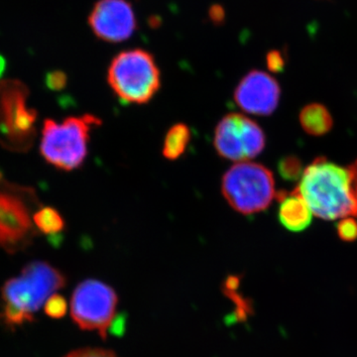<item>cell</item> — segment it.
<instances>
[{
  "mask_svg": "<svg viewBox=\"0 0 357 357\" xmlns=\"http://www.w3.org/2000/svg\"><path fill=\"white\" fill-rule=\"evenodd\" d=\"M300 122L303 129L314 136L325 135L333 126L330 112L319 103H312L305 107L300 114Z\"/></svg>",
  "mask_w": 357,
  "mask_h": 357,
  "instance_id": "13",
  "label": "cell"
},
{
  "mask_svg": "<svg viewBox=\"0 0 357 357\" xmlns=\"http://www.w3.org/2000/svg\"><path fill=\"white\" fill-rule=\"evenodd\" d=\"M68 83L67 75L62 70H53L48 73L45 77V84L47 88L51 91H62L66 88Z\"/></svg>",
  "mask_w": 357,
  "mask_h": 357,
  "instance_id": "19",
  "label": "cell"
},
{
  "mask_svg": "<svg viewBox=\"0 0 357 357\" xmlns=\"http://www.w3.org/2000/svg\"><path fill=\"white\" fill-rule=\"evenodd\" d=\"M6 69V61L3 56L0 55V77L3 75L4 70Z\"/></svg>",
  "mask_w": 357,
  "mask_h": 357,
  "instance_id": "24",
  "label": "cell"
},
{
  "mask_svg": "<svg viewBox=\"0 0 357 357\" xmlns=\"http://www.w3.org/2000/svg\"><path fill=\"white\" fill-rule=\"evenodd\" d=\"M213 144L222 158L239 163L261 153L266 137L255 121L241 114H229L218 122Z\"/></svg>",
  "mask_w": 357,
  "mask_h": 357,
  "instance_id": "9",
  "label": "cell"
},
{
  "mask_svg": "<svg viewBox=\"0 0 357 357\" xmlns=\"http://www.w3.org/2000/svg\"><path fill=\"white\" fill-rule=\"evenodd\" d=\"M40 208L32 188L7 182L0 173V248L9 253L28 248L37 236L33 218Z\"/></svg>",
  "mask_w": 357,
  "mask_h": 357,
  "instance_id": "4",
  "label": "cell"
},
{
  "mask_svg": "<svg viewBox=\"0 0 357 357\" xmlns=\"http://www.w3.org/2000/svg\"><path fill=\"white\" fill-rule=\"evenodd\" d=\"M293 192L306 202L312 215L321 220L357 217V201L349 168L326 158H317L305 169Z\"/></svg>",
  "mask_w": 357,
  "mask_h": 357,
  "instance_id": "1",
  "label": "cell"
},
{
  "mask_svg": "<svg viewBox=\"0 0 357 357\" xmlns=\"http://www.w3.org/2000/svg\"><path fill=\"white\" fill-rule=\"evenodd\" d=\"M281 89L278 82L263 70H250L234 91V100L243 112L267 116L278 107Z\"/></svg>",
  "mask_w": 357,
  "mask_h": 357,
  "instance_id": "11",
  "label": "cell"
},
{
  "mask_svg": "<svg viewBox=\"0 0 357 357\" xmlns=\"http://www.w3.org/2000/svg\"><path fill=\"white\" fill-rule=\"evenodd\" d=\"M89 25L98 39L119 43L137 28L132 6L128 0H98L89 15Z\"/></svg>",
  "mask_w": 357,
  "mask_h": 357,
  "instance_id": "10",
  "label": "cell"
},
{
  "mask_svg": "<svg viewBox=\"0 0 357 357\" xmlns=\"http://www.w3.org/2000/svg\"><path fill=\"white\" fill-rule=\"evenodd\" d=\"M44 309L45 312L51 318H61L65 314L67 305H66L65 299H63L61 296L54 294L44 305Z\"/></svg>",
  "mask_w": 357,
  "mask_h": 357,
  "instance_id": "18",
  "label": "cell"
},
{
  "mask_svg": "<svg viewBox=\"0 0 357 357\" xmlns=\"http://www.w3.org/2000/svg\"><path fill=\"white\" fill-rule=\"evenodd\" d=\"M29 89L20 79L0 82V145L26 152L36 138L37 112L28 107Z\"/></svg>",
  "mask_w": 357,
  "mask_h": 357,
  "instance_id": "7",
  "label": "cell"
},
{
  "mask_svg": "<svg viewBox=\"0 0 357 357\" xmlns=\"http://www.w3.org/2000/svg\"><path fill=\"white\" fill-rule=\"evenodd\" d=\"M33 220L36 229L46 236L57 237L66 229L64 218L52 206H41L35 213Z\"/></svg>",
  "mask_w": 357,
  "mask_h": 357,
  "instance_id": "15",
  "label": "cell"
},
{
  "mask_svg": "<svg viewBox=\"0 0 357 357\" xmlns=\"http://www.w3.org/2000/svg\"><path fill=\"white\" fill-rule=\"evenodd\" d=\"M337 234L340 239L351 243L357 239V222L354 218H344L337 223Z\"/></svg>",
  "mask_w": 357,
  "mask_h": 357,
  "instance_id": "17",
  "label": "cell"
},
{
  "mask_svg": "<svg viewBox=\"0 0 357 357\" xmlns=\"http://www.w3.org/2000/svg\"><path fill=\"white\" fill-rule=\"evenodd\" d=\"M100 124V119L93 114L69 116L62 122L46 119L40 143L41 156L66 172L81 168L88 157L91 130Z\"/></svg>",
  "mask_w": 357,
  "mask_h": 357,
  "instance_id": "3",
  "label": "cell"
},
{
  "mask_svg": "<svg viewBox=\"0 0 357 357\" xmlns=\"http://www.w3.org/2000/svg\"><path fill=\"white\" fill-rule=\"evenodd\" d=\"M278 172L284 180L295 182L302 177L303 172H304L302 161L293 155L284 157L279 161Z\"/></svg>",
  "mask_w": 357,
  "mask_h": 357,
  "instance_id": "16",
  "label": "cell"
},
{
  "mask_svg": "<svg viewBox=\"0 0 357 357\" xmlns=\"http://www.w3.org/2000/svg\"><path fill=\"white\" fill-rule=\"evenodd\" d=\"M349 170L351 177L352 192H354L357 201V160L352 165L349 166Z\"/></svg>",
  "mask_w": 357,
  "mask_h": 357,
  "instance_id": "23",
  "label": "cell"
},
{
  "mask_svg": "<svg viewBox=\"0 0 357 357\" xmlns=\"http://www.w3.org/2000/svg\"><path fill=\"white\" fill-rule=\"evenodd\" d=\"M65 285L66 277L57 268L43 261L28 263L2 286L0 318L8 328L31 323L49 298Z\"/></svg>",
  "mask_w": 357,
  "mask_h": 357,
  "instance_id": "2",
  "label": "cell"
},
{
  "mask_svg": "<svg viewBox=\"0 0 357 357\" xmlns=\"http://www.w3.org/2000/svg\"><path fill=\"white\" fill-rule=\"evenodd\" d=\"M210 18L213 23H222L225 20V10L222 6H215L210 9Z\"/></svg>",
  "mask_w": 357,
  "mask_h": 357,
  "instance_id": "22",
  "label": "cell"
},
{
  "mask_svg": "<svg viewBox=\"0 0 357 357\" xmlns=\"http://www.w3.org/2000/svg\"><path fill=\"white\" fill-rule=\"evenodd\" d=\"M107 82L122 102L144 105L158 93L161 74L151 53L131 49L112 59L107 70Z\"/></svg>",
  "mask_w": 357,
  "mask_h": 357,
  "instance_id": "5",
  "label": "cell"
},
{
  "mask_svg": "<svg viewBox=\"0 0 357 357\" xmlns=\"http://www.w3.org/2000/svg\"><path fill=\"white\" fill-rule=\"evenodd\" d=\"M266 64L270 72L280 73L285 69L286 57L283 52L271 50L268 52Z\"/></svg>",
  "mask_w": 357,
  "mask_h": 357,
  "instance_id": "20",
  "label": "cell"
},
{
  "mask_svg": "<svg viewBox=\"0 0 357 357\" xmlns=\"http://www.w3.org/2000/svg\"><path fill=\"white\" fill-rule=\"evenodd\" d=\"M225 201L241 215H255L268 208L276 197L273 174L261 164L239 162L223 175Z\"/></svg>",
  "mask_w": 357,
  "mask_h": 357,
  "instance_id": "6",
  "label": "cell"
},
{
  "mask_svg": "<svg viewBox=\"0 0 357 357\" xmlns=\"http://www.w3.org/2000/svg\"><path fill=\"white\" fill-rule=\"evenodd\" d=\"M119 298L102 282L88 279L77 286L70 301V314L82 330L96 331L107 337L116 317Z\"/></svg>",
  "mask_w": 357,
  "mask_h": 357,
  "instance_id": "8",
  "label": "cell"
},
{
  "mask_svg": "<svg viewBox=\"0 0 357 357\" xmlns=\"http://www.w3.org/2000/svg\"><path fill=\"white\" fill-rule=\"evenodd\" d=\"M191 129L185 123H177L169 129L164 139L162 153L166 159L175 161L183 156L191 142Z\"/></svg>",
  "mask_w": 357,
  "mask_h": 357,
  "instance_id": "14",
  "label": "cell"
},
{
  "mask_svg": "<svg viewBox=\"0 0 357 357\" xmlns=\"http://www.w3.org/2000/svg\"><path fill=\"white\" fill-rule=\"evenodd\" d=\"M279 220L286 229L301 232L307 229L312 222V213L309 206L295 192L286 195L280 199Z\"/></svg>",
  "mask_w": 357,
  "mask_h": 357,
  "instance_id": "12",
  "label": "cell"
},
{
  "mask_svg": "<svg viewBox=\"0 0 357 357\" xmlns=\"http://www.w3.org/2000/svg\"><path fill=\"white\" fill-rule=\"evenodd\" d=\"M64 357H119L114 352L102 349H82L70 351Z\"/></svg>",
  "mask_w": 357,
  "mask_h": 357,
  "instance_id": "21",
  "label": "cell"
}]
</instances>
